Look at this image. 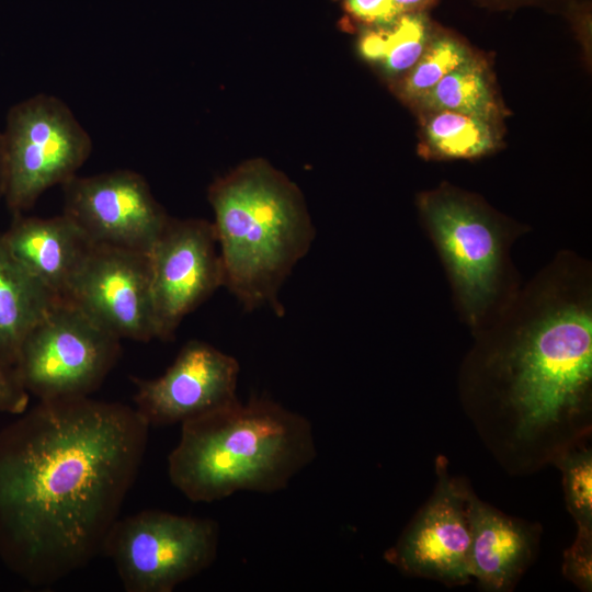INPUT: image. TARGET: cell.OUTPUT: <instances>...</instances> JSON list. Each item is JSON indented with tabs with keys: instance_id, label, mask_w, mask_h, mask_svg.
<instances>
[{
	"instance_id": "2e32d148",
	"label": "cell",
	"mask_w": 592,
	"mask_h": 592,
	"mask_svg": "<svg viewBox=\"0 0 592 592\" xmlns=\"http://www.w3.org/2000/svg\"><path fill=\"white\" fill-rule=\"evenodd\" d=\"M59 299L11 252L0 234V366L14 371L21 346Z\"/></svg>"
},
{
	"instance_id": "5b68a950",
	"label": "cell",
	"mask_w": 592,
	"mask_h": 592,
	"mask_svg": "<svg viewBox=\"0 0 592 592\" xmlns=\"http://www.w3.org/2000/svg\"><path fill=\"white\" fill-rule=\"evenodd\" d=\"M419 210L446 271L456 307L473 332L487 326L520 286L510 248L514 226L452 190L426 193Z\"/></svg>"
},
{
	"instance_id": "6da1fadb",
	"label": "cell",
	"mask_w": 592,
	"mask_h": 592,
	"mask_svg": "<svg viewBox=\"0 0 592 592\" xmlns=\"http://www.w3.org/2000/svg\"><path fill=\"white\" fill-rule=\"evenodd\" d=\"M0 430V559L53 584L100 553L145 457L149 425L121 402L44 400Z\"/></svg>"
},
{
	"instance_id": "4316f807",
	"label": "cell",
	"mask_w": 592,
	"mask_h": 592,
	"mask_svg": "<svg viewBox=\"0 0 592 592\" xmlns=\"http://www.w3.org/2000/svg\"><path fill=\"white\" fill-rule=\"evenodd\" d=\"M401 13H410L421 9L430 0H392Z\"/></svg>"
},
{
	"instance_id": "277c9868",
	"label": "cell",
	"mask_w": 592,
	"mask_h": 592,
	"mask_svg": "<svg viewBox=\"0 0 592 592\" xmlns=\"http://www.w3.org/2000/svg\"><path fill=\"white\" fill-rule=\"evenodd\" d=\"M208 201L224 287L246 311L267 307L283 316L280 289L316 237L299 190L255 160L216 180Z\"/></svg>"
},
{
	"instance_id": "4fadbf2b",
	"label": "cell",
	"mask_w": 592,
	"mask_h": 592,
	"mask_svg": "<svg viewBox=\"0 0 592 592\" xmlns=\"http://www.w3.org/2000/svg\"><path fill=\"white\" fill-rule=\"evenodd\" d=\"M236 357L200 340L187 341L159 377H133L135 409L149 426L183 423L237 400Z\"/></svg>"
},
{
	"instance_id": "484cf974",
	"label": "cell",
	"mask_w": 592,
	"mask_h": 592,
	"mask_svg": "<svg viewBox=\"0 0 592 592\" xmlns=\"http://www.w3.org/2000/svg\"><path fill=\"white\" fill-rule=\"evenodd\" d=\"M7 184V160L3 134L0 132V202L4 200Z\"/></svg>"
},
{
	"instance_id": "30bf717a",
	"label": "cell",
	"mask_w": 592,
	"mask_h": 592,
	"mask_svg": "<svg viewBox=\"0 0 592 592\" xmlns=\"http://www.w3.org/2000/svg\"><path fill=\"white\" fill-rule=\"evenodd\" d=\"M64 214L95 244L148 253L170 216L138 172L73 175L62 185Z\"/></svg>"
},
{
	"instance_id": "8fae6325",
	"label": "cell",
	"mask_w": 592,
	"mask_h": 592,
	"mask_svg": "<svg viewBox=\"0 0 592 592\" xmlns=\"http://www.w3.org/2000/svg\"><path fill=\"white\" fill-rule=\"evenodd\" d=\"M437 483L417 512L386 561L403 573L440 581L449 587L470 581V530L467 516L468 488L451 478L437 459Z\"/></svg>"
},
{
	"instance_id": "ba28073f",
	"label": "cell",
	"mask_w": 592,
	"mask_h": 592,
	"mask_svg": "<svg viewBox=\"0 0 592 592\" xmlns=\"http://www.w3.org/2000/svg\"><path fill=\"white\" fill-rule=\"evenodd\" d=\"M121 354V339L59 298L25 338L15 376L38 401L88 397Z\"/></svg>"
},
{
	"instance_id": "5bb4252c",
	"label": "cell",
	"mask_w": 592,
	"mask_h": 592,
	"mask_svg": "<svg viewBox=\"0 0 592 592\" xmlns=\"http://www.w3.org/2000/svg\"><path fill=\"white\" fill-rule=\"evenodd\" d=\"M1 235L24 266L62 299L94 246L64 213L49 218L15 214Z\"/></svg>"
},
{
	"instance_id": "9a60e30c",
	"label": "cell",
	"mask_w": 592,
	"mask_h": 592,
	"mask_svg": "<svg viewBox=\"0 0 592 592\" xmlns=\"http://www.w3.org/2000/svg\"><path fill=\"white\" fill-rule=\"evenodd\" d=\"M470 530V576L487 591L511 590L531 563L537 534L533 526L508 516L467 493Z\"/></svg>"
},
{
	"instance_id": "9c48e42d",
	"label": "cell",
	"mask_w": 592,
	"mask_h": 592,
	"mask_svg": "<svg viewBox=\"0 0 592 592\" xmlns=\"http://www.w3.org/2000/svg\"><path fill=\"white\" fill-rule=\"evenodd\" d=\"M148 258L156 339L171 341L182 320L224 287L213 223L170 217Z\"/></svg>"
},
{
	"instance_id": "ffe728a7",
	"label": "cell",
	"mask_w": 592,
	"mask_h": 592,
	"mask_svg": "<svg viewBox=\"0 0 592 592\" xmlns=\"http://www.w3.org/2000/svg\"><path fill=\"white\" fill-rule=\"evenodd\" d=\"M554 464L562 473L567 508L577 528L592 530V454L591 449L567 448L557 454Z\"/></svg>"
},
{
	"instance_id": "3957f363",
	"label": "cell",
	"mask_w": 592,
	"mask_h": 592,
	"mask_svg": "<svg viewBox=\"0 0 592 592\" xmlns=\"http://www.w3.org/2000/svg\"><path fill=\"white\" fill-rule=\"evenodd\" d=\"M316 456L307 418L253 396L181 423L168 475L190 501L209 503L239 491L283 490Z\"/></svg>"
},
{
	"instance_id": "ac0fdd59",
	"label": "cell",
	"mask_w": 592,
	"mask_h": 592,
	"mask_svg": "<svg viewBox=\"0 0 592 592\" xmlns=\"http://www.w3.org/2000/svg\"><path fill=\"white\" fill-rule=\"evenodd\" d=\"M424 132L431 150L444 158H475L497 145L490 122L452 111H432Z\"/></svg>"
},
{
	"instance_id": "d6986e66",
	"label": "cell",
	"mask_w": 592,
	"mask_h": 592,
	"mask_svg": "<svg viewBox=\"0 0 592 592\" xmlns=\"http://www.w3.org/2000/svg\"><path fill=\"white\" fill-rule=\"evenodd\" d=\"M470 57L469 50L459 41L447 35L433 37L418 61L407 72L402 84L403 95L418 101L444 76Z\"/></svg>"
},
{
	"instance_id": "7a4b0ae2",
	"label": "cell",
	"mask_w": 592,
	"mask_h": 592,
	"mask_svg": "<svg viewBox=\"0 0 592 592\" xmlns=\"http://www.w3.org/2000/svg\"><path fill=\"white\" fill-rule=\"evenodd\" d=\"M588 263L560 253L487 326L466 364L465 386L505 421L517 447L587 430L592 386V289ZM551 458V459H553Z\"/></svg>"
},
{
	"instance_id": "e0dca14e",
	"label": "cell",
	"mask_w": 592,
	"mask_h": 592,
	"mask_svg": "<svg viewBox=\"0 0 592 592\" xmlns=\"http://www.w3.org/2000/svg\"><path fill=\"white\" fill-rule=\"evenodd\" d=\"M431 111H452L492 122L498 106L485 67L473 56L418 100Z\"/></svg>"
},
{
	"instance_id": "7402d4cb",
	"label": "cell",
	"mask_w": 592,
	"mask_h": 592,
	"mask_svg": "<svg viewBox=\"0 0 592 592\" xmlns=\"http://www.w3.org/2000/svg\"><path fill=\"white\" fill-rule=\"evenodd\" d=\"M563 576L582 591L592 588V530L578 528L573 544L565 551Z\"/></svg>"
},
{
	"instance_id": "603a6c76",
	"label": "cell",
	"mask_w": 592,
	"mask_h": 592,
	"mask_svg": "<svg viewBox=\"0 0 592 592\" xmlns=\"http://www.w3.org/2000/svg\"><path fill=\"white\" fill-rule=\"evenodd\" d=\"M346 10L356 19L377 25H391L402 13L392 0H345Z\"/></svg>"
},
{
	"instance_id": "cb8c5ba5",
	"label": "cell",
	"mask_w": 592,
	"mask_h": 592,
	"mask_svg": "<svg viewBox=\"0 0 592 592\" xmlns=\"http://www.w3.org/2000/svg\"><path fill=\"white\" fill-rule=\"evenodd\" d=\"M30 395L19 383L14 371L0 366V413L20 415L29 409Z\"/></svg>"
},
{
	"instance_id": "7c38bea8",
	"label": "cell",
	"mask_w": 592,
	"mask_h": 592,
	"mask_svg": "<svg viewBox=\"0 0 592 592\" xmlns=\"http://www.w3.org/2000/svg\"><path fill=\"white\" fill-rule=\"evenodd\" d=\"M118 339H156L148 253L95 244L64 298Z\"/></svg>"
},
{
	"instance_id": "d4e9b609",
	"label": "cell",
	"mask_w": 592,
	"mask_h": 592,
	"mask_svg": "<svg viewBox=\"0 0 592 592\" xmlns=\"http://www.w3.org/2000/svg\"><path fill=\"white\" fill-rule=\"evenodd\" d=\"M385 31H368L360 41L361 54L369 60L382 61L385 54Z\"/></svg>"
},
{
	"instance_id": "52a82bcc",
	"label": "cell",
	"mask_w": 592,
	"mask_h": 592,
	"mask_svg": "<svg viewBox=\"0 0 592 592\" xmlns=\"http://www.w3.org/2000/svg\"><path fill=\"white\" fill-rule=\"evenodd\" d=\"M7 160L4 201L23 214L48 189L77 174L92 151V139L59 98L37 93L14 104L2 133Z\"/></svg>"
},
{
	"instance_id": "8992f818",
	"label": "cell",
	"mask_w": 592,
	"mask_h": 592,
	"mask_svg": "<svg viewBox=\"0 0 592 592\" xmlns=\"http://www.w3.org/2000/svg\"><path fill=\"white\" fill-rule=\"evenodd\" d=\"M219 526L207 517L143 510L118 517L102 553L127 592H172L217 556Z\"/></svg>"
},
{
	"instance_id": "44dd1931",
	"label": "cell",
	"mask_w": 592,
	"mask_h": 592,
	"mask_svg": "<svg viewBox=\"0 0 592 592\" xmlns=\"http://www.w3.org/2000/svg\"><path fill=\"white\" fill-rule=\"evenodd\" d=\"M385 34V69L391 75L408 72L430 41L429 22L422 13H402Z\"/></svg>"
}]
</instances>
